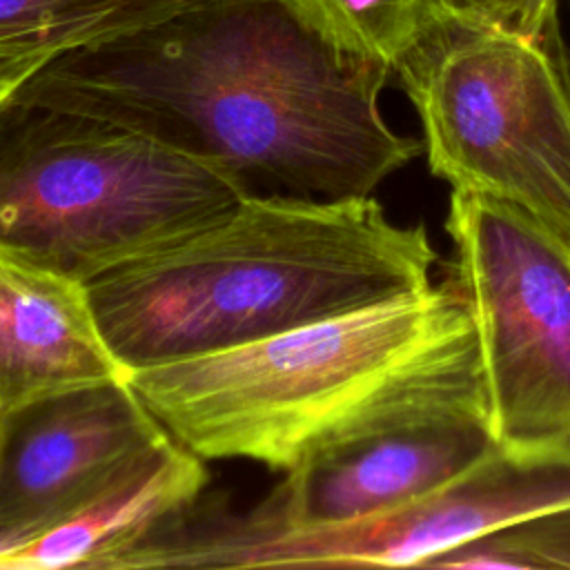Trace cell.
<instances>
[{
    "mask_svg": "<svg viewBox=\"0 0 570 570\" xmlns=\"http://www.w3.org/2000/svg\"><path fill=\"white\" fill-rule=\"evenodd\" d=\"M167 436L129 376L69 387L4 412L0 552L65 521Z\"/></svg>",
    "mask_w": 570,
    "mask_h": 570,
    "instance_id": "cell-9",
    "label": "cell"
},
{
    "mask_svg": "<svg viewBox=\"0 0 570 570\" xmlns=\"http://www.w3.org/2000/svg\"><path fill=\"white\" fill-rule=\"evenodd\" d=\"M494 445L470 327L399 396L307 452L245 512L272 525L361 519L419 499Z\"/></svg>",
    "mask_w": 570,
    "mask_h": 570,
    "instance_id": "cell-8",
    "label": "cell"
},
{
    "mask_svg": "<svg viewBox=\"0 0 570 570\" xmlns=\"http://www.w3.org/2000/svg\"><path fill=\"white\" fill-rule=\"evenodd\" d=\"M441 2H443L445 11H450V13H459V11L463 9V2H465V0H441Z\"/></svg>",
    "mask_w": 570,
    "mask_h": 570,
    "instance_id": "cell-17",
    "label": "cell"
},
{
    "mask_svg": "<svg viewBox=\"0 0 570 570\" xmlns=\"http://www.w3.org/2000/svg\"><path fill=\"white\" fill-rule=\"evenodd\" d=\"M448 283L472 323L488 428L512 454L570 443V243L523 209L452 189Z\"/></svg>",
    "mask_w": 570,
    "mask_h": 570,
    "instance_id": "cell-6",
    "label": "cell"
},
{
    "mask_svg": "<svg viewBox=\"0 0 570 570\" xmlns=\"http://www.w3.org/2000/svg\"><path fill=\"white\" fill-rule=\"evenodd\" d=\"M428 568L570 570V510L461 543Z\"/></svg>",
    "mask_w": 570,
    "mask_h": 570,
    "instance_id": "cell-13",
    "label": "cell"
},
{
    "mask_svg": "<svg viewBox=\"0 0 570 570\" xmlns=\"http://www.w3.org/2000/svg\"><path fill=\"white\" fill-rule=\"evenodd\" d=\"M207 481L205 459L167 436L134 459L65 521L0 552V570H100L109 557L198 501Z\"/></svg>",
    "mask_w": 570,
    "mask_h": 570,
    "instance_id": "cell-11",
    "label": "cell"
},
{
    "mask_svg": "<svg viewBox=\"0 0 570 570\" xmlns=\"http://www.w3.org/2000/svg\"><path fill=\"white\" fill-rule=\"evenodd\" d=\"M559 0H465L461 16L521 38H546L557 29Z\"/></svg>",
    "mask_w": 570,
    "mask_h": 570,
    "instance_id": "cell-16",
    "label": "cell"
},
{
    "mask_svg": "<svg viewBox=\"0 0 570 570\" xmlns=\"http://www.w3.org/2000/svg\"><path fill=\"white\" fill-rule=\"evenodd\" d=\"M127 376L100 332L87 285L0 243V412Z\"/></svg>",
    "mask_w": 570,
    "mask_h": 570,
    "instance_id": "cell-10",
    "label": "cell"
},
{
    "mask_svg": "<svg viewBox=\"0 0 570 570\" xmlns=\"http://www.w3.org/2000/svg\"><path fill=\"white\" fill-rule=\"evenodd\" d=\"M198 0H0V27H87L100 40L154 24Z\"/></svg>",
    "mask_w": 570,
    "mask_h": 570,
    "instance_id": "cell-14",
    "label": "cell"
},
{
    "mask_svg": "<svg viewBox=\"0 0 570 570\" xmlns=\"http://www.w3.org/2000/svg\"><path fill=\"white\" fill-rule=\"evenodd\" d=\"M334 49L390 69L445 13L441 0H285Z\"/></svg>",
    "mask_w": 570,
    "mask_h": 570,
    "instance_id": "cell-12",
    "label": "cell"
},
{
    "mask_svg": "<svg viewBox=\"0 0 570 570\" xmlns=\"http://www.w3.org/2000/svg\"><path fill=\"white\" fill-rule=\"evenodd\" d=\"M247 194L238 176L100 118L22 102L0 114V243L85 285Z\"/></svg>",
    "mask_w": 570,
    "mask_h": 570,
    "instance_id": "cell-4",
    "label": "cell"
},
{
    "mask_svg": "<svg viewBox=\"0 0 570 570\" xmlns=\"http://www.w3.org/2000/svg\"><path fill=\"white\" fill-rule=\"evenodd\" d=\"M91 42L100 38L87 27H0V114L56 56Z\"/></svg>",
    "mask_w": 570,
    "mask_h": 570,
    "instance_id": "cell-15",
    "label": "cell"
},
{
    "mask_svg": "<svg viewBox=\"0 0 570 570\" xmlns=\"http://www.w3.org/2000/svg\"><path fill=\"white\" fill-rule=\"evenodd\" d=\"M428 165L570 243V67L559 29L521 38L445 11L396 62Z\"/></svg>",
    "mask_w": 570,
    "mask_h": 570,
    "instance_id": "cell-5",
    "label": "cell"
},
{
    "mask_svg": "<svg viewBox=\"0 0 570 570\" xmlns=\"http://www.w3.org/2000/svg\"><path fill=\"white\" fill-rule=\"evenodd\" d=\"M570 510V443L541 454L494 445L434 490L361 519L272 525L203 501L176 530L180 568H428L443 552Z\"/></svg>",
    "mask_w": 570,
    "mask_h": 570,
    "instance_id": "cell-7",
    "label": "cell"
},
{
    "mask_svg": "<svg viewBox=\"0 0 570 570\" xmlns=\"http://www.w3.org/2000/svg\"><path fill=\"white\" fill-rule=\"evenodd\" d=\"M472 327L445 281L232 350L129 374L191 452L289 470L399 396Z\"/></svg>",
    "mask_w": 570,
    "mask_h": 570,
    "instance_id": "cell-3",
    "label": "cell"
},
{
    "mask_svg": "<svg viewBox=\"0 0 570 570\" xmlns=\"http://www.w3.org/2000/svg\"><path fill=\"white\" fill-rule=\"evenodd\" d=\"M436 261L428 229L394 223L372 196L252 191L87 292L131 374L421 292Z\"/></svg>",
    "mask_w": 570,
    "mask_h": 570,
    "instance_id": "cell-2",
    "label": "cell"
},
{
    "mask_svg": "<svg viewBox=\"0 0 570 570\" xmlns=\"http://www.w3.org/2000/svg\"><path fill=\"white\" fill-rule=\"evenodd\" d=\"M390 78L327 45L285 0H198L56 56L13 102L127 127L252 191L354 198L423 151L381 114Z\"/></svg>",
    "mask_w": 570,
    "mask_h": 570,
    "instance_id": "cell-1",
    "label": "cell"
},
{
    "mask_svg": "<svg viewBox=\"0 0 570 570\" xmlns=\"http://www.w3.org/2000/svg\"><path fill=\"white\" fill-rule=\"evenodd\" d=\"M0 423H2V412H0Z\"/></svg>",
    "mask_w": 570,
    "mask_h": 570,
    "instance_id": "cell-18",
    "label": "cell"
}]
</instances>
